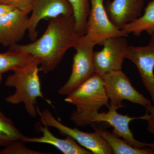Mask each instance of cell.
Returning <instances> with one entry per match:
<instances>
[{
  "label": "cell",
  "mask_w": 154,
  "mask_h": 154,
  "mask_svg": "<svg viewBox=\"0 0 154 154\" xmlns=\"http://www.w3.org/2000/svg\"><path fill=\"white\" fill-rule=\"evenodd\" d=\"M25 137L0 110V146H6L15 141L22 140Z\"/></svg>",
  "instance_id": "d6986e66"
},
{
  "label": "cell",
  "mask_w": 154,
  "mask_h": 154,
  "mask_svg": "<svg viewBox=\"0 0 154 154\" xmlns=\"http://www.w3.org/2000/svg\"><path fill=\"white\" fill-rule=\"evenodd\" d=\"M38 59L25 51H9L0 53V75L9 71L24 68L35 62Z\"/></svg>",
  "instance_id": "2e32d148"
},
{
  "label": "cell",
  "mask_w": 154,
  "mask_h": 154,
  "mask_svg": "<svg viewBox=\"0 0 154 154\" xmlns=\"http://www.w3.org/2000/svg\"><path fill=\"white\" fill-rule=\"evenodd\" d=\"M25 142L22 140H18L13 142L0 150V154H47L51 153L34 150L27 148Z\"/></svg>",
  "instance_id": "ffe728a7"
},
{
  "label": "cell",
  "mask_w": 154,
  "mask_h": 154,
  "mask_svg": "<svg viewBox=\"0 0 154 154\" xmlns=\"http://www.w3.org/2000/svg\"><path fill=\"white\" fill-rule=\"evenodd\" d=\"M32 0H0V4L14 6L28 14L31 12Z\"/></svg>",
  "instance_id": "44dd1931"
},
{
  "label": "cell",
  "mask_w": 154,
  "mask_h": 154,
  "mask_svg": "<svg viewBox=\"0 0 154 154\" xmlns=\"http://www.w3.org/2000/svg\"><path fill=\"white\" fill-rule=\"evenodd\" d=\"M65 101L76 107L70 116L74 124L87 116L99 112L103 106L108 108L110 105L102 75L96 73L68 95Z\"/></svg>",
  "instance_id": "3957f363"
},
{
  "label": "cell",
  "mask_w": 154,
  "mask_h": 154,
  "mask_svg": "<svg viewBox=\"0 0 154 154\" xmlns=\"http://www.w3.org/2000/svg\"><path fill=\"white\" fill-rule=\"evenodd\" d=\"M125 58L137 68L145 88L154 105V38L151 36L147 45L143 47L128 46Z\"/></svg>",
  "instance_id": "8fae6325"
},
{
  "label": "cell",
  "mask_w": 154,
  "mask_h": 154,
  "mask_svg": "<svg viewBox=\"0 0 154 154\" xmlns=\"http://www.w3.org/2000/svg\"><path fill=\"white\" fill-rule=\"evenodd\" d=\"M73 10L75 19L74 30L78 36L81 37L86 34L88 17L91 8V0H68Z\"/></svg>",
  "instance_id": "ac0fdd59"
},
{
  "label": "cell",
  "mask_w": 154,
  "mask_h": 154,
  "mask_svg": "<svg viewBox=\"0 0 154 154\" xmlns=\"http://www.w3.org/2000/svg\"><path fill=\"white\" fill-rule=\"evenodd\" d=\"M145 0L107 1L105 8L107 16L116 27L121 29L141 16Z\"/></svg>",
  "instance_id": "7c38bea8"
},
{
  "label": "cell",
  "mask_w": 154,
  "mask_h": 154,
  "mask_svg": "<svg viewBox=\"0 0 154 154\" xmlns=\"http://www.w3.org/2000/svg\"><path fill=\"white\" fill-rule=\"evenodd\" d=\"M2 75H0V85L2 82Z\"/></svg>",
  "instance_id": "cb8c5ba5"
},
{
  "label": "cell",
  "mask_w": 154,
  "mask_h": 154,
  "mask_svg": "<svg viewBox=\"0 0 154 154\" xmlns=\"http://www.w3.org/2000/svg\"><path fill=\"white\" fill-rule=\"evenodd\" d=\"M40 61L37 60L30 65L14 71L13 74L6 79L5 85L15 88L14 94L6 97L5 101L12 105L23 103L26 112L33 118L36 117L37 112V99L42 98L48 104L51 101L46 99L42 92L41 83L38 72Z\"/></svg>",
  "instance_id": "7a4b0ae2"
},
{
  "label": "cell",
  "mask_w": 154,
  "mask_h": 154,
  "mask_svg": "<svg viewBox=\"0 0 154 154\" xmlns=\"http://www.w3.org/2000/svg\"><path fill=\"white\" fill-rule=\"evenodd\" d=\"M107 113H92L80 119L75 123L77 126L85 127L91 125L95 122H105L113 128L112 132L119 137L127 142L135 148L143 149L149 147L154 149L153 143H146L137 140L129 127V124L132 120L141 119L144 120V115L139 117H130L128 115L119 114L117 112V108L109 105Z\"/></svg>",
  "instance_id": "8992f818"
},
{
  "label": "cell",
  "mask_w": 154,
  "mask_h": 154,
  "mask_svg": "<svg viewBox=\"0 0 154 154\" xmlns=\"http://www.w3.org/2000/svg\"><path fill=\"white\" fill-rule=\"evenodd\" d=\"M144 11L143 16L125 25L121 30L126 34L131 33L136 36H140L143 31L151 36L154 35V0L149 2Z\"/></svg>",
  "instance_id": "e0dca14e"
},
{
  "label": "cell",
  "mask_w": 154,
  "mask_h": 154,
  "mask_svg": "<svg viewBox=\"0 0 154 154\" xmlns=\"http://www.w3.org/2000/svg\"><path fill=\"white\" fill-rule=\"evenodd\" d=\"M95 45L84 36L80 37L74 47L76 53L73 59L71 74L66 82L58 90L59 94L69 95L96 73L93 61Z\"/></svg>",
  "instance_id": "277c9868"
},
{
  "label": "cell",
  "mask_w": 154,
  "mask_h": 154,
  "mask_svg": "<svg viewBox=\"0 0 154 154\" xmlns=\"http://www.w3.org/2000/svg\"><path fill=\"white\" fill-rule=\"evenodd\" d=\"M91 8L88 17L87 31L84 37L96 45H103L110 37L128 36L111 22L105 11L103 0H91Z\"/></svg>",
  "instance_id": "ba28073f"
},
{
  "label": "cell",
  "mask_w": 154,
  "mask_h": 154,
  "mask_svg": "<svg viewBox=\"0 0 154 154\" xmlns=\"http://www.w3.org/2000/svg\"><path fill=\"white\" fill-rule=\"evenodd\" d=\"M102 76L110 106L118 109L122 108L125 100L145 107L152 104L149 99L133 87L128 77L121 70L109 72Z\"/></svg>",
  "instance_id": "5b68a950"
},
{
  "label": "cell",
  "mask_w": 154,
  "mask_h": 154,
  "mask_svg": "<svg viewBox=\"0 0 154 154\" xmlns=\"http://www.w3.org/2000/svg\"><path fill=\"white\" fill-rule=\"evenodd\" d=\"M146 108V112L144 115V120L147 122L146 129L154 135V105L151 104Z\"/></svg>",
  "instance_id": "7402d4cb"
},
{
  "label": "cell",
  "mask_w": 154,
  "mask_h": 154,
  "mask_svg": "<svg viewBox=\"0 0 154 154\" xmlns=\"http://www.w3.org/2000/svg\"><path fill=\"white\" fill-rule=\"evenodd\" d=\"M37 112L42 124L54 128L62 136H70L93 154H113L110 146L99 132L95 131L93 133L84 132L76 128H72L66 126L58 121L48 109L41 111L38 107Z\"/></svg>",
  "instance_id": "52a82bcc"
},
{
  "label": "cell",
  "mask_w": 154,
  "mask_h": 154,
  "mask_svg": "<svg viewBox=\"0 0 154 154\" xmlns=\"http://www.w3.org/2000/svg\"><path fill=\"white\" fill-rule=\"evenodd\" d=\"M102 45V50L94 51L93 54L96 73L102 75L121 70L128 46L126 36L110 37L105 40Z\"/></svg>",
  "instance_id": "9c48e42d"
},
{
  "label": "cell",
  "mask_w": 154,
  "mask_h": 154,
  "mask_svg": "<svg viewBox=\"0 0 154 154\" xmlns=\"http://www.w3.org/2000/svg\"><path fill=\"white\" fill-rule=\"evenodd\" d=\"M95 131L99 132L110 146L113 154H154V149L146 147L143 149L135 148L124 139H121L113 132L96 125H91Z\"/></svg>",
  "instance_id": "9a60e30c"
},
{
  "label": "cell",
  "mask_w": 154,
  "mask_h": 154,
  "mask_svg": "<svg viewBox=\"0 0 154 154\" xmlns=\"http://www.w3.org/2000/svg\"><path fill=\"white\" fill-rule=\"evenodd\" d=\"M46 125L42 124L38 122L35 125V129L37 132H41L42 136L40 137H25L22 140L25 142L49 144L54 146L64 154H94L87 149L83 148L70 136H66L64 139L55 137Z\"/></svg>",
  "instance_id": "5bb4252c"
},
{
  "label": "cell",
  "mask_w": 154,
  "mask_h": 154,
  "mask_svg": "<svg viewBox=\"0 0 154 154\" xmlns=\"http://www.w3.org/2000/svg\"><path fill=\"white\" fill-rule=\"evenodd\" d=\"M31 12L27 30L29 38L33 42L37 39L36 28L42 19L48 20L60 15H73L72 7L68 0H32Z\"/></svg>",
  "instance_id": "30bf717a"
},
{
  "label": "cell",
  "mask_w": 154,
  "mask_h": 154,
  "mask_svg": "<svg viewBox=\"0 0 154 154\" xmlns=\"http://www.w3.org/2000/svg\"><path fill=\"white\" fill-rule=\"evenodd\" d=\"M16 8H17L13 6L0 4V19Z\"/></svg>",
  "instance_id": "603a6c76"
},
{
  "label": "cell",
  "mask_w": 154,
  "mask_h": 154,
  "mask_svg": "<svg viewBox=\"0 0 154 154\" xmlns=\"http://www.w3.org/2000/svg\"><path fill=\"white\" fill-rule=\"evenodd\" d=\"M152 36V37H154V35H152V36Z\"/></svg>",
  "instance_id": "d4e9b609"
},
{
  "label": "cell",
  "mask_w": 154,
  "mask_h": 154,
  "mask_svg": "<svg viewBox=\"0 0 154 154\" xmlns=\"http://www.w3.org/2000/svg\"><path fill=\"white\" fill-rule=\"evenodd\" d=\"M28 14L16 8L0 19V44L4 46L17 44L27 30Z\"/></svg>",
  "instance_id": "4fadbf2b"
},
{
  "label": "cell",
  "mask_w": 154,
  "mask_h": 154,
  "mask_svg": "<svg viewBox=\"0 0 154 154\" xmlns=\"http://www.w3.org/2000/svg\"><path fill=\"white\" fill-rule=\"evenodd\" d=\"M48 20V25L40 38L27 45L15 44L9 51L29 53L40 60V71L48 74L54 69L71 48H74L80 37L74 30L73 15H60Z\"/></svg>",
  "instance_id": "6da1fadb"
}]
</instances>
